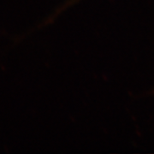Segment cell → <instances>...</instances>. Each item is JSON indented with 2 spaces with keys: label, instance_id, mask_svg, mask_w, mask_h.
Returning a JSON list of instances; mask_svg holds the SVG:
<instances>
[{
  "label": "cell",
  "instance_id": "cell-1",
  "mask_svg": "<svg viewBox=\"0 0 154 154\" xmlns=\"http://www.w3.org/2000/svg\"><path fill=\"white\" fill-rule=\"evenodd\" d=\"M80 1H81V0H67L65 3L63 4V5H61V7L57 10V11H56V12L54 13V15L51 17V19H54V18L57 17L58 15H60L62 12L65 11L67 9H69L70 7H72V6H74L75 5L78 4Z\"/></svg>",
  "mask_w": 154,
  "mask_h": 154
}]
</instances>
